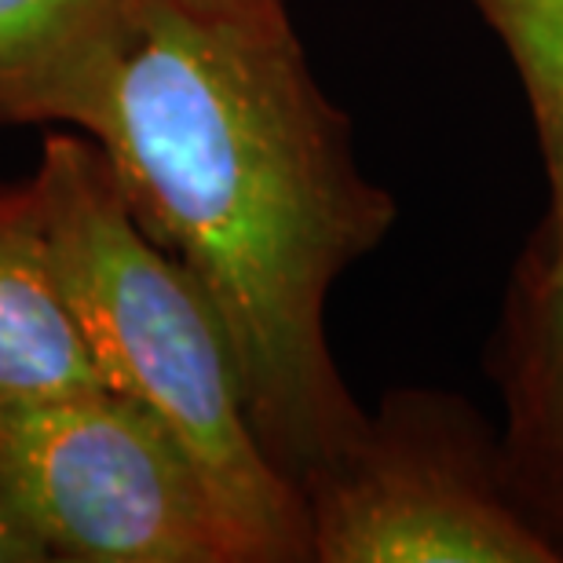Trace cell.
I'll use <instances>...</instances> for the list:
<instances>
[{
	"label": "cell",
	"instance_id": "7a4b0ae2",
	"mask_svg": "<svg viewBox=\"0 0 563 563\" xmlns=\"http://www.w3.org/2000/svg\"><path fill=\"white\" fill-rule=\"evenodd\" d=\"M33 184L103 385L184 446L250 563H311L303 494L253 432L228 333L198 282L140 228L103 154L77 132L44 140Z\"/></svg>",
	"mask_w": 563,
	"mask_h": 563
},
{
	"label": "cell",
	"instance_id": "3957f363",
	"mask_svg": "<svg viewBox=\"0 0 563 563\" xmlns=\"http://www.w3.org/2000/svg\"><path fill=\"white\" fill-rule=\"evenodd\" d=\"M0 516L44 560L250 563L184 446L107 388L0 410Z\"/></svg>",
	"mask_w": 563,
	"mask_h": 563
},
{
	"label": "cell",
	"instance_id": "30bf717a",
	"mask_svg": "<svg viewBox=\"0 0 563 563\" xmlns=\"http://www.w3.org/2000/svg\"><path fill=\"white\" fill-rule=\"evenodd\" d=\"M206 4H228V8H282L289 0H206Z\"/></svg>",
	"mask_w": 563,
	"mask_h": 563
},
{
	"label": "cell",
	"instance_id": "52a82bcc",
	"mask_svg": "<svg viewBox=\"0 0 563 563\" xmlns=\"http://www.w3.org/2000/svg\"><path fill=\"white\" fill-rule=\"evenodd\" d=\"M520 77L545 173V217L534 242L563 264V0H465Z\"/></svg>",
	"mask_w": 563,
	"mask_h": 563
},
{
	"label": "cell",
	"instance_id": "5b68a950",
	"mask_svg": "<svg viewBox=\"0 0 563 563\" xmlns=\"http://www.w3.org/2000/svg\"><path fill=\"white\" fill-rule=\"evenodd\" d=\"M490 377L505 407V479L563 560V264L534 234L509 275Z\"/></svg>",
	"mask_w": 563,
	"mask_h": 563
},
{
	"label": "cell",
	"instance_id": "8992f818",
	"mask_svg": "<svg viewBox=\"0 0 563 563\" xmlns=\"http://www.w3.org/2000/svg\"><path fill=\"white\" fill-rule=\"evenodd\" d=\"M103 388L81 325L55 275L41 190L33 179L4 187L0 190V410Z\"/></svg>",
	"mask_w": 563,
	"mask_h": 563
},
{
	"label": "cell",
	"instance_id": "277c9868",
	"mask_svg": "<svg viewBox=\"0 0 563 563\" xmlns=\"http://www.w3.org/2000/svg\"><path fill=\"white\" fill-rule=\"evenodd\" d=\"M311 563H563L468 399L396 388L300 483Z\"/></svg>",
	"mask_w": 563,
	"mask_h": 563
},
{
	"label": "cell",
	"instance_id": "9c48e42d",
	"mask_svg": "<svg viewBox=\"0 0 563 563\" xmlns=\"http://www.w3.org/2000/svg\"><path fill=\"white\" fill-rule=\"evenodd\" d=\"M44 556L0 516V563H41Z\"/></svg>",
	"mask_w": 563,
	"mask_h": 563
},
{
	"label": "cell",
	"instance_id": "ba28073f",
	"mask_svg": "<svg viewBox=\"0 0 563 563\" xmlns=\"http://www.w3.org/2000/svg\"><path fill=\"white\" fill-rule=\"evenodd\" d=\"M103 0H0V66L48 48Z\"/></svg>",
	"mask_w": 563,
	"mask_h": 563
},
{
	"label": "cell",
	"instance_id": "6da1fadb",
	"mask_svg": "<svg viewBox=\"0 0 563 563\" xmlns=\"http://www.w3.org/2000/svg\"><path fill=\"white\" fill-rule=\"evenodd\" d=\"M59 121L96 146L140 228L187 267L228 333L253 432L286 479L366 421L325 308L396 228L289 4L103 0L0 66V125Z\"/></svg>",
	"mask_w": 563,
	"mask_h": 563
}]
</instances>
